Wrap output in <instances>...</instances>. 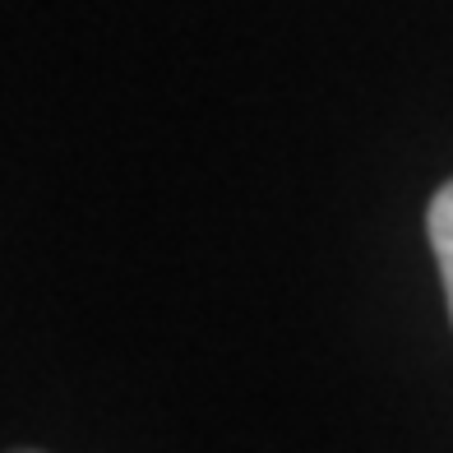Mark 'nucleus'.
<instances>
[{
  "instance_id": "nucleus-1",
  "label": "nucleus",
  "mask_w": 453,
  "mask_h": 453,
  "mask_svg": "<svg viewBox=\"0 0 453 453\" xmlns=\"http://www.w3.org/2000/svg\"><path fill=\"white\" fill-rule=\"evenodd\" d=\"M426 232H430V250H435L440 278H444V296H449V319H453V180H444L426 213Z\"/></svg>"
},
{
  "instance_id": "nucleus-2",
  "label": "nucleus",
  "mask_w": 453,
  "mask_h": 453,
  "mask_svg": "<svg viewBox=\"0 0 453 453\" xmlns=\"http://www.w3.org/2000/svg\"><path fill=\"white\" fill-rule=\"evenodd\" d=\"M14 453H37V449H14Z\"/></svg>"
}]
</instances>
